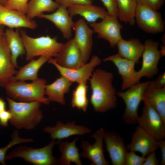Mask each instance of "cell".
<instances>
[{
  "label": "cell",
  "instance_id": "16",
  "mask_svg": "<svg viewBox=\"0 0 165 165\" xmlns=\"http://www.w3.org/2000/svg\"><path fill=\"white\" fill-rule=\"evenodd\" d=\"M54 59L60 66L67 68H76L85 64L81 53L74 38L64 44Z\"/></svg>",
  "mask_w": 165,
  "mask_h": 165
},
{
  "label": "cell",
  "instance_id": "30",
  "mask_svg": "<svg viewBox=\"0 0 165 165\" xmlns=\"http://www.w3.org/2000/svg\"><path fill=\"white\" fill-rule=\"evenodd\" d=\"M117 17L120 21L133 26L138 3L136 0H116Z\"/></svg>",
  "mask_w": 165,
  "mask_h": 165
},
{
  "label": "cell",
  "instance_id": "14",
  "mask_svg": "<svg viewBox=\"0 0 165 165\" xmlns=\"http://www.w3.org/2000/svg\"><path fill=\"white\" fill-rule=\"evenodd\" d=\"M72 29L75 33L74 38L81 53L83 62L86 63L91 53L94 32L83 18L74 22Z\"/></svg>",
  "mask_w": 165,
  "mask_h": 165
},
{
  "label": "cell",
  "instance_id": "24",
  "mask_svg": "<svg viewBox=\"0 0 165 165\" xmlns=\"http://www.w3.org/2000/svg\"><path fill=\"white\" fill-rule=\"evenodd\" d=\"M68 11L72 17L79 15L90 23L102 19L108 14L105 8L92 4L76 5L68 8Z\"/></svg>",
  "mask_w": 165,
  "mask_h": 165
},
{
  "label": "cell",
  "instance_id": "17",
  "mask_svg": "<svg viewBox=\"0 0 165 165\" xmlns=\"http://www.w3.org/2000/svg\"><path fill=\"white\" fill-rule=\"evenodd\" d=\"M104 140L112 164L123 165L128 152L123 138L116 132H105Z\"/></svg>",
  "mask_w": 165,
  "mask_h": 165
},
{
  "label": "cell",
  "instance_id": "40",
  "mask_svg": "<svg viewBox=\"0 0 165 165\" xmlns=\"http://www.w3.org/2000/svg\"><path fill=\"white\" fill-rule=\"evenodd\" d=\"M153 86L155 88L161 89L165 87V72L160 75L156 79L152 81Z\"/></svg>",
  "mask_w": 165,
  "mask_h": 165
},
{
  "label": "cell",
  "instance_id": "25",
  "mask_svg": "<svg viewBox=\"0 0 165 165\" xmlns=\"http://www.w3.org/2000/svg\"><path fill=\"white\" fill-rule=\"evenodd\" d=\"M142 101L152 106L165 121V87L155 88L150 81L144 93Z\"/></svg>",
  "mask_w": 165,
  "mask_h": 165
},
{
  "label": "cell",
  "instance_id": "33",
  "mask_svg": "<svg viewBox=\"0 0 165 165\" xmlns=\"http://www.w3.org/2000/svg\"><path fill=\"white\" fill-rule=\"evenodd\" d=\"M29 0H8L3 5L5 7L16 10L26 15Z\"/></svg>",
  "mask_w": 165,
  "mask_h": 165
},
{
  "label": "cell",
  "instance_id": "18",
  "mask_svg": "<svg viewBox=\"0 0 165 165\" xmlns=\"http://www.w3.org/2000/svg\"><path fill=\"white\" fill-rule=\"evenodd\" d=\"M0 26H6L11 29L22 28L34 30L38 25L35 21L29 19L26 14L7 8L0 4Z\"/></svg>",
  "mask_w": 165,
  "mask_h": 165
},
{
  "label": "cell",
  "instance_id": "27",
  "mask_svg": "<svg viewBox=\"0 0 165 165\" xmlns=\"http://www.w3.org/2000/svg\"><path fill=\"white\" fill-rule=\"evenodd\" d=\"M50 57L40 56L38 59H32L27 64L20 68L12 78L11 81H34L38 79V71L42 66Z\"/></svg>",
  "mask_w": 165,
  "mask_h": 165
},
{
  "label": "cell",
  "instance_id": "13",
  "mask_svg": "<svg viewBox=\"0 0 165 165\" xmlns=\"http://www.w3.org/2000/svg\"><path fill=\"white\" fill-rule=\"evenodd\" d=\"M104 62H112L116 67L118 73L121 77V89H127L140 82L138 71L135 70L136 63L121 57L117 53L103 59Z\"/></svg>",
  "mask_w": 165,
  "mask_h": 165
},
{
  "label": "cell",
  "instance_id": "31",
  "mask_svg": "<svg viewBox=\"0 0 165 165\" xmlns=\"http://www.w3.org/2000/svg\"><path fill=\"white\" fill-rule=\"evenodd\" d=\"M86 82L78 83L73 91L71 102L72 107L86 112L89 101L87 97L88 86Z\"/></svg>",
  "mask_w": 165,
  "mask_h": 165
},
{
  "label": "cell",
  "instance_id": "43",
  "mask_svg": "<svg viewBox=\"0 0 165 165\" xmlns=\"http://www.w3.org/2000/svg\"><path fill=\"white\" fill-rule=\"evenodd\" d=\"M4 32L3 26H0V38L3 35Z\"/></svg>",
  "mask_w": 165,
  "mask_h": 165
},
{
  "label": "cell",
  "instance_id": "29",
  "mask_svg": "<svg viewBox=\"0 0 165 165\" xmlns=\"http://www.w3.org/2000/svg\"><path fill=\"white\" fill-rule=\"evenodd\" d=\"M60 5L53 0H30L26 15L30 19L33 20L44 12H54Z\"/></svg>",
  "mask_w": 165,
  "mask_h": 165
},
{
  "label": "cell",
  "instance_id": "5",
  "mask_svg": "<svg viewBox=\"0 0 165 165\" xmlns=\"http://www.w3.org/2000/svg\"><path fill=\"white\" fill-rule=\"evenodd\" d=\"M61 141L52 139L48 145L42 148H34L21 145L13 150L6 155V160L20 157L27 162L35 165H53L58 164V160L52 154V149Z\"/></svg>",
  "mask_w": 165,
  "mask_h": 165
},
{
  "label": "cell",
  "instance_id": "4",
  "mask_svg": "<svg viewBox=\"0 0 165 165\" xmlns=\"http://www.w3.org/2000/svg\"><path fill=\"white\" fill-rule=\"evenodd\" d=\"M25 50V60L30 61L35 57H56L64 43L58 42L57 38L49 35L33 38L28 35L23 30H20Z\"/></svg>",
  "mask_w": 165,
  "mask_h": 165
},
{
  "label": "cell",
  "instance_id": "34",
  "mask_svg": "<svg viewBox=\"0 0 165 165\" xmlns=\"http://www.w3.org/2000/svg\"><path fill=\"white\" fill-rule=\"evenodd\" d=\"M145 157L137 155L135 152L129 151L125 156L123 165H142Z\"/></svg>",
  "mask_w": 165,
  "mask_h": 165
},
{
  "label": "cell",
  "instance_id": "3",
  "mask_svg": "<svg viewBox=\"0 0 165 165\" xmlns=\"http://www.w3.org/2000/svg\"><path fill=\"white\" fill-rule=\"evenodd\" d=\"M46 83V80L38 78L29 83L22 81H10L5 87L7 94L13 100L49 105L50 101L45 97Z\"/></svg>",
  "mask_w": 165,
  "mask_h": 165
},
{
  "label": "cell",
  "instance_id": "26",
  "mask_svg": "<svg viewBox=\"0 0 165 165\" xmlns=\"http://www.w3.org/2000/svg\"><path fill=\"white\" fill-rule=\"evenodd\" d=\"M4 34L10 50L12 62L15 68H18V57L25 54V50L20 36L19 28L14 30L8 28L4 31Z\"/></svg>",
  "mask_w": 165,
  "mask_h": 165
},
{
  "label": "cell",
  "instance_id": "35",
  "mask_svg": "<svg viewBox=\"0 0 165 165\" xmlns=\"http://www.w3.org/2000/svg\"><path fill=\"white\" fill-rule=\"evenodd\" d=\"M106 9L108 14L117 17V6L116 0H101Z\"/></svg>",
  "mask_w": 165,
  "mask_h": 165
},
{
  "label": "cell",
  "instance_id": "1",
  "mask_svg": "<svg viewBox=\"0 0 165 165\" xmlns=\"http://www.w3.org/2000/svg\"><path fill=\"white\" fill-rule=\"evenodd\" d=\"M114 77L112 73L98 69L94 71L89 79L90 101L95 111L104 113L116 107L117 93L113 85Z\"/></svg>",
  "mask_w": 165,
  "mask_h": 165
},
{
  "label": "cell",
  "instance_id": "7",
  "mask_svg": "<svg viewBox=\"0 0 165 165\" xmlns=\"http://www.w3.org/2000/svg\"><path fill=\"white\" fill-rule=\"evenodd\" d=\"M135 17L138 26L145 32L154 34L164 31L161 13L145 4L138 3Z\"/></svg>",
  "mask_w": 165,
  "mask_h": 165
},
{
  "label": "cell",
  "instance_id": "6",
  "mask_svg": "<svg viewBox=\"0 0 165 165\" xmlns=\"http://www.w3.org/2000/svg\"><path fill=\"white\" fill-rule=\"evenodd\" d=\"M150 81L138 82L125 91H119L117 95L122 98L125 104L122 116L124 123L129 125L137 124L139 116L138 108L142 101L144 93Z\"/></svg>",
  "mask_w": 165,
  "mask_h": 165
},
{
  "label": "cell",
  "instance_id": "37",
  "mask_svg": "<svg viewBox=\"0 0 165 165\" xmlns=\"http://www.w3.org/2000/svg\"><path fill=\"white\" fill-rule=\"evenodd\" d=\"M137 3L145 4L158 11L164 4V0H136Z\"/></svg>",
  "mask_w": 165,
  "mask_h": 165
},
{
  "label": "cell",
  "instance_id": "22",
  "mask_svg": "<svg viewBox=\"0 0 165 165\" xmlns=\"http://www.w3.org/2000/svg\"><path fill=\"white\" fill-rule=\"evenodd\" d=\"M72 83L67 78L61 76L51 83L46 85V95L50 101L64 105L66 103L64 95L69 91Z\"/></svg>",
  "mask_w": 165,
  "mask_h": 165
},
{
  "label": "cell",
  "instance_id": "42",
  "mask_svg": "<svg viewBox=\"0 0 165 165\" xmlns=\"http://www.w3.org/2000/svg\"><path fill=\"white\" fill-rule=\"evenodd\" d=\"M6 102L4 100L0 97V112L6 110Z\"/></svg>",
  "mask_w": 165,
  "mask_h": 165
},
{
  "label": "cell",
  "instance_id": "10",
  "mask_svg": "<svg viewBox=\"0 0 165 165\" xmlns=\"http://www.w3.org/2000/svg\"><path fill=\"white\" fill-rule=\"evenodd\" d=\"M159 42L151 39L145 42L144 50L142 56V61L141 69L138 71L139 77L150 79L158 73V64L160 58L162 57L158 50Z\"/></svg>",
  "mask_w": 165,
  "mask_h": 165
},
{
  "label": "cell",
  "instance_id": "12",
  "mask_svg": "<svg viewBox=\"0 0 165 165\" xmlns=\"http://www.w3.org/2000/svg\"><path fill=\"white\" fill-rule=\"evenodd\" d=\"M104 133L103 128L101 127L90 136L95 141L93 144L87 141H82L81 142L82 150L80 153V157L89 160L91 162V165L110 164L104 154L103 145Z\"/></svg>",
  "mask_w": 165,
  "mask_h": 165
},
{
  "label": "cell",
  "instance_id": "23",
  "mask_svg": "<svg viewBox=\"0 0 165 165\" xmlns=\"http://www.w3.org/2000/svg\"><path fill=\"white\" fill-rule=\"evenodd\" d=\"M116 46L118 49L117 53L118 55L136 63L138 62L144 50V44L138 38L126 40L122 38Z\"/></svg>",
  "mask_w": 165,
  "mask_h": 165
},
{
  "label": "cell",
  "instance_id": "45",
  "mask_svg": "<svg viewBox=\"0 0 165 165\" xmlns=\"http://www.w3.org/2000/svg\"><path fill=\"white\" fill-rule=\"evenodd\" d=\"M89 1H90L91 2H93V1L94 0H89Z\"/></svg>",
  "mask_w": 165,
  "mask_h": 165
},
{
  "label": "cell",
  "instance_id": "44",
  "mask_svg": "<svg viewBox=\"0 0 165 165\" xmlns=\"http://www.w3.org/2000/svg\"><path fill=\"white\" fill-rule=\"evenodd\" d=\"M8 0H0V4L3 5Z\"/></svg>",
  "mask_w": 165,
  "mask_h": 165
},
{
  "label": "cell",
  "instance_id": "19",
  "mask_svg": "<svg viewBox=\"0 0 165 165\" xmlns=\"http://www.w3.org/2000/svg\"><path fill=\"white\" fill-rule=\"evenodd\" d=\"M38 17L47 20L53 23L62 34L64 38L69 40L72 36V29L74 22L69 14L68 9L61 5L50 14L42 13Z\"/></svg>",
  "mask_w": 165,
  "mask_h": 165
},
{
  "label": "cell",
  "instance_id": "28",
  "mask_svg": "<svg viewBox=\"0 0 165 165\" xmlns=\"http://www.w3.org/2000/svg\"><path fill=\"white\" fill-rule=\"evenodd\" d=\"M79 137H76L73 141H61L58 144L59 149L61 155L58 160V164L61 165H70L73 163L77 165H82L78 148L76 145V142Z\"/></svg>",
  "mask_w": 165,
  "mask_h": 165
},
{
  "label": "cell",
  "instance_id": "21",
  "mask_svg": "<svg viewBox=\"0 0 165 165\" xmlns=\"http://www.w3.org/2000/svg\"><path fill=\"white\" fill-rule=\"evenodd\" d=\"M11 59L10 50L4 33L0 38V86L4 87L17 71Z\"/></svg>",
  "mask_w": 165,
  "mask_h": 165
},
{
  "label": "cell",
  "instance_id": "32",
  "mask_svg": "<svg viewBox=\"0 0 165 165\" xmlns=\"http://www.w3.org/2000/svg\"><path fill=\"white\" fill-rule=\"evenodd\" d=\"M12 139L6 146L0 148V163L3 165L6 164V154L7 151L13 146L23 143L32 142L34 139L31 138H23L20 137L18 130H15L11 135Z\"/></svg>",
  "mask_w": 165,
  "mask_h": 165
},
{
  "label": "cell",
  "instance_id": "38",
  "mask_svg": "<svg viewBox=\"0 0 165 165\" xmlns=\"http://www.w3.org/2000/svg\"><path fill=\"white\" fill-rule=\"evenodd\" d=\"M11 117V114L9 110H5L0 112V125L4 127L7 126Z\"/></svg>",
  "mask_w": 165,
  "mask_h": 165
},
{
  "label": "cell",
  "instance_id": "8",
  "mask_svg": "<svg viewBox=\"0 0 165 165\" xmlns=\"http://www.w3.org/2000/svg\"><path fill=\"white\" fill-rule=\"evenodd\" d=\"M137 124L158 141L165 138V121L158 112L149 104L144 103Z\"/></svg>",
  "mask_w": 165,
  "mask_h": 165
},
{
  "label": "cell",
  "instance_id": "11",
  "mask_svg": "<svg viewBox=\"0 0 165 165\" xmlns=\"http://www.w3.org/2000/svg\"><path fill=\"white\" fill-rule=\"evenodd\" d=\"M101 61L99 57L94 55L89 62L75 69L63 67L57 64L53 57L50 58L47 61L56 68L61 76L65 77L72 83L76 82L79 83L87 82L92 75L95 68L101 63Z\"/></svg>",
  "mask_w": 165,
  "mask_h": 165
},
{
  "label": "cell",
  "instance_id": "41",
  "mask_svg": "<svg viewBox=\"0 0 165 165\" xmlns=\"http://www.w3.org/2000/svg\"><path fill=\"white\" fill-rule=\"evenodd\" d=\"M159 148H160L161 154L160 164L165 165V140L158 141Z\"/></svg>",
  "mask_w": 165,
  "mask_h": 165
},
{
  "label": "cell",
  "instance_id": "15",
  "mask_svg": "<svg viewBox=\"0 0 165 165\" xmlns=\"http://www.w3.org/2000/svg\"><path fill=\"white\" fill-rule=\"evenodd\" d=\"M127 148L128 151L138 152L145 157L159 148L158 141L138 125L133 132L131 141Z\"/></svg>",
  "mask_w": 165,
  "mask_h": 165
},
{
  "label": "cell",
  "instance_id": "36",
  "mask_svg": "<svg viewBox=\"0 0 165 165\" xmlns=\"http://www.w3.org/2000/svg\"><path fill=\"white\" fill-rule=\"evenodd\" d=\"M60 5L62 6L67 9L73 6L81 4H92L89 0H55Z\"/></svg>",
  "mask_w": 165,
  "mask_h": 165
},
{
  "label": "cell",
  "instance_id": "9",
  "mask_svg": "<svg viewBox=\"0 0 165 165\" xmlns=\"http://www.w3.org/2000/svg\"><path fill=\"white\" fill-rule=\"evenodd\" d=\"M117 16L107 14L98 22L90 23L89 25L99 38L107 41L110 46L114 47L122 38L121 30L123 26L119 23Z\"/></svg>",
  "mask_w": 165,
  "mask_h": 165
},
{
  "label": "cell",
  "instance_id": "2",
  "mask_svg": "<svg viewBox=\"0 0 165 165\" xmlns=\"http://www.w3.org/2000/svg\"><path fill=\"white\" fill-rule=\"evenodd\" d=\"M7 101L12 115L9 122L16 128L32 130L42 120L43 116L40 109V103L16 102L9 97Z\"/></svg>",
  "mask_w": 165,
  "mask_h": 165
},
{
  "label": "cell",
  "instance_id": "39",
  "mask_svg": "<svg viewBox=\"0 0 165 165\" xmlns=\"http://www.w3.org/2000/svg\"><path fill=\"white\" fill-rule=\"evenodd\" d=\"M160 162L157 159L155 151L152 152L145 157L142 165H158Z\"/></svg>",
  "mask_w": 165,
  "mask_h": 165
},
{
  "label": "cell",
  "instance_id": "20",
  "mask_svg": "<svg viewBox=\"0 0 165 165\" xmlns=\"http://www.w3.org/2000/svg\"><path fill=\"white\" fill-rule=\"evenodd\" d=\"M44 131L49 133L52 139L61 141L72 136L86 135L90 133L91 130L84 126L77 125L75 122L64 124L58 121L55 126L45 127Z\"/></svg>",
  "mask_w": 165,
  "mask_h": 165
}]
</instances>
